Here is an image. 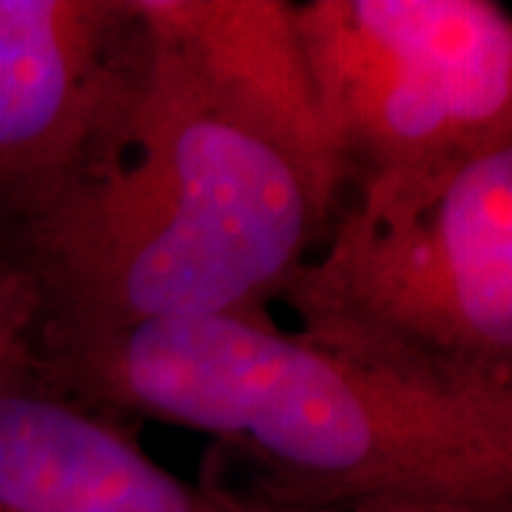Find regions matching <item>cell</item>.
<instances>
[{
  "instance_id": "obj_10",
  "label": "cell",
  "mask_w": 512,
  "mask_h": 512,
  "mask_svg": "<svg viewBox=\"0 0 512 512\" xmlns=\"http://www.w3.org/2000/svg\"><path fill=\"white\" fill-rule=\"evenodd\" d=\"M348 512H473V510H421V507H393V504H370Z\"/></svg>"
},
{
  "instance_id": "obj_4",
  "label": "cell",
  "mask_w": 512,
  "mask_h": 512,
  "mask_svg": "<svg viewBox=\"0 0 512 512\" xmlns=\"http://www.w3.org/2000/svg\"><path fill=\"white\" fill-rule=\"evenodd\" d=\"M319 103L359 185L450 165L512 134V12L490 0L296 3Z\"/></svg>"
},
{
  "instance_id": "obj_7",
  "label": "cell",
  "mask_w": 512,
  "mask_h": 512,
  "mask_svg": "<svg viewBox=\"0 0 512 512\" xmlns=\"http://www.w3.org/2000/svg\"><path fill=\"white\" fill-rule=\"evenodd\" d=\"M0 512H296L171 473L120 419L0 382Z\"/></svg>"
},
{
  "instance_id": "obj_2",
  "label": "cell",
  "mask_w": 512,
  "mask_h": 512,
  "mask_svg": "<svg viewBox=\"0 0 512 512\" xmlns=\"http://www.w3.org/2000/svg\"><path fill=\"white\" fill-rule=\"evenodd\" d=\"M322 234L291 165L211 109L151 43L123 137L0 259L35 296L37 350L168 319H268Z\"/></svg>"
},
{
  "instance_id": "obj_5",
  "label": "cell",
  "mask_w": 512,
  "mask_h": 512,
  "mask_svg": "<svg viewBox=\"0 0 512 512\" xmlns=\"http://www.w3.org/2000/svg\"><path fill=\"white\" fill-rule=\"evenodd\" d=\"M148 72L137 0H0V248L123 137Z\"/></svg>"
},
{
  "instance_id": "obj_8",
  "label": "cell",
  "mask_w": 512,
  "mask_h": 512,
  "mask_svg": "<svg viewBox=\"0 0 512 512\" xmlns=\"http://www.w3.org/2000/svg\"><path fill=\"white\" fill-rule=\"evenodd\" d=\"M37 305L26 279L0 259V382L32 376Z\"/></svg>"
},
{
  "instance_id": "obj_3",
  "label": "cell",
  "mask_w": 512,
  "mask_h": 512,
  "mask_svg": "<svg viewBox=\"0 0 512 512\" xmlns=\"http://www.w3.org/2000/svg\"><path fill=\"white\" fill-rule=\"evenodd\" d=\"M276 302L313 348L490 416L512 384V134L353 188Z\"/></svg>"
},
{
  "instance_id": "obj_9",
  "label": "cell",
  "mask_w": 512,
  "mask_h": 512,
  "mask_svg": "<svg viewBox=\"0 0 512 512\" xmlns=\"http://www.w3.org/2000/svg\"><path fill=\"white\" fill-rule=\"evenodd\" d=\"M490 413H493L495 421L501 424L504 436L512 441V384L504 390V393H498L493 402H490Z\"/></svg>"
},
{
  "instance_id": "obj_1",
  "label": "cell",
  "mask_w": 512,
  "mask_h": 512,
  "mask_svg": "<svg viewBox=\"0 0 512 512\" xmlns=\"http://www.w3.org/2000/svg\"><path fill=\"white\" fill-rule=\"evenodd\" d=\"M32 379L114 419L220 439L245 464L239 495L279 510L512 512V444L484 410L342 362L271 319L66 339L35 350Z\"/></svg>"
},
{
  "instance_id": "obj_6",
  "label": "cell",
  "mask_w": 512,
  "mask_h": 512,
  "mask_svg": "<svg viewBox=\"0 0 512 512\" xmlns=\"http://www.w3.org/2000/svg\"><path fill=\"white\" fill-rule=\"evenodd\" d=\"M154 49L211 109L291 165L328 231L345 174L293 0H137ZM325 237V234H322Z\"/></svg>"
}]
</instances>
